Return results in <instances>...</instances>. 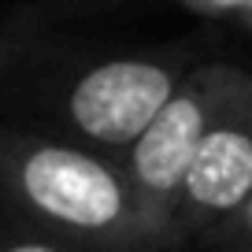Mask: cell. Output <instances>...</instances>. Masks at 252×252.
Wrapping results in <instances>:
<instances>
[{"label":"cell","mask_w":252,"mask_h":252,"mask_svg":"<svg viewBox=\"0 0 252 252\" xmlns=\"http://www.w3.org/2000/svg\"><path fill=\"white\" fill-rule=\"evenodd\" d=\"M0 237H4V230H0Z\"/></svg>","instance_id":"9c48e42d"},{"label":"cell","mask_w":252,"mask_h":252,"mask_svg":"<svg viewBox=\"0 0 252 252\" xmlns=\"http://www.w3.org/2000/svg\"><path fill=\"white\" fill-rule=\"evenodd\" d=\"M237 19H241V23H245V26L252 30V0H245V8L237 11Z\"/></svg>","instance_id":"ba28073f"},{"label":"cell","mask_w":252,"mask_h":252,"mask_svg":"<svg viewBox=\"0 0 252 252\" xmlns=\"http://www.w3.org/2000/svg\"><path fill=\"white\" fill-rule=\"evenodd\" d=\"M0 186L37 230L96 252H156L123 163L93 145L15 141L0 156Z\"/></svg>","instance_id":"6da1fadb"},{"label":"cell","mask_w":252,"mask_h":252,"mask_svg":"<svg viewBox=\"0 0 252 252\" xmlns=\"http://www.w3.org/2000/svg\"><path fill=\"white\" fill-rule=\"evenodd\" d=\"M241 74L245 71L226 63H208L186 74L174 96L163 104V111L149 123V130L119 156L156 252H171L174 208H178L186 174L197 159L208 126L215 123L222 100L230 96Z\"/></svg>","instance_id":"7a4b0ae2"},{"label":"cell","mask_w":252,"mask_h":252,"mask_svg":"<svg viewBox=\"0 0 252 252\" xmlns=\"http://www.w3.org/2000/svg\"><path fill=\"white\" fill-rule=\"evenodd\" d=\"M0 252H96V249H86L78 241H67L60 234H48V230H37L26 222L19 230H4Z\"/></svg>","instance_id":"8992f818"},{"label":"cell","mask_w":252,"mask_h":252,"mask_svg":"<svg viewBox=\"0 0 252 252\" xmlns=\"http://www.w3.org/2000/svg\"><path fill=\"white\" fill-rule=\"evenodd\" d=\"M252 197V74H241L208 126L186 174L171 226V249L197 245Z\"/></svg>","instance_id":"3957f363"},{"label":"cell","mask_w":252,"mask_h":252,"mask_svg":"<svg viewBox=\"0 0 252 252\" xmlns=\"http://www.w3.org/2000/svg\"><path fill=\"white\" fill-rule=\"evenodd\" d=\"M189 11H197V15H208V19H222V15H234L245 8V0H182Z\"/></svg>","instance_id":"52a82bcc"},{"label":"cell","mask_w":252,"mask_h":252,"mask_svg":"<svg viewBox=\"0 0 252 252\" xmlns=\"http://www.w3.org/2000/svg\"><path fill=\"white\" fill-rule=\"evenodd\" d=\"M200 252H252V197L197 241Z\"/></svg>","instance_id":"5b68a950"},{"label":"cell","mask_w":252,"mask_h":252,"mask_svg":"<svg viewBox=\"0 0 252 252\" xmlns=\"http://www.w3.org/2000/svg\"><path fill=\"white\" fill-rule=\"evenodd\" d=\"M178 86L182 74L159 60H108L74 78L67 119L86 145L119 159L149 130Z\"/></svg>","instance_id":"277c9868"}]
</instances>
